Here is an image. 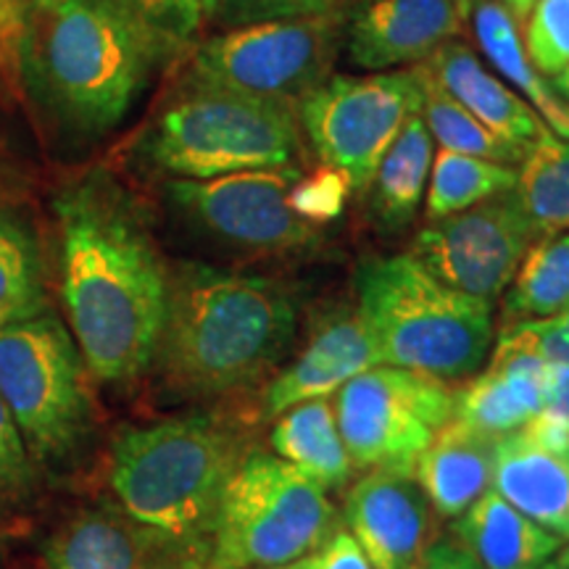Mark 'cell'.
<instances>
[{"mask_svg":"<svg viewBox=\"0 0 569 569\" xmlns=\"http://www.w3.org/2000/svg\"><path fill=\"white\" fill-rule=\"evenodd\" d=\"M336 532L325 488L272 453H248L227 482L198 569H274L311 557Z\"/></svg>","mask_w":569,"mask_h":569,"instance_id":"7","label":"cell"},{"mask_svg":"<svg viewBox=\"0 0 569 569\" xmlns=\"http://www.w3.org/2000/svg\"><path fill=\"white\" fill-rule=\"evenodd\" d=\"M274 569H311V559L306 557V559H298V561H293V565H284V567H274Z\"/></svg>","mask_w":569,"mask_h":569,"instance_id":"45","label":"cell"},{"mask_svg":"<svg viewBox=\"0 0 569 569\" xmlns=\"http://www.w3.org/2000/svg\"><path fill=\"white\" fill-rule=\"evenodd\" d=\"M532 238L536 230L509 190L427 224L411 256L448 288L490 303L515 280Z\"/></svg>","mask_w":569,"mask_h":569,"instance_id":"13","label":"cell"},{"mask_svg":"<svg viewBox=\"0 0 569 569\" xmlns=\"http://www.w3.org/2000/svg\"><path fill=\"white\" fill-rule=\"evenodd\" d=\"M343 51V17L264 21L234 27L193 53L188 88L243 92L298 103L332 74Z\"/></svg>","mask_w":569,"mask_h":569,"instance_id":"9","label":"cell"},{"mask_svg":"<svg viewBox=\"0 0 569 569\" xmlns=\"http://www.w3.org/2000/svg\"><path fill=\"white\" fill-rule=\"evenodd\" d=\"M311 569H372L369 559L348 530H336L317 553H311Z\"/></svg>","mask_w":569,"mask_h":569,"instance_id":"37","label":"cell"},{"mask_svg":"<svg viewBox=\"0 0 569 569\" xmlns=\"http://www.w3.org/2000/svg\"><path fill=\"white\" fill-rule=\"evenodd\" d=\"M472 27L482 56L493 63L498 74L522 92V101L543 119L553 134L569 140V103L530 63L517 21L509 17L507 9L498 0H478L472 9Z\"/></svg>","mask_w":569,"mask_h":569,"instance_id":"23","label":"cell"},{"mask_svg":"<svg viewBox=\"0 0 569 569\" xmlns=\"http://www.w3.org/2000/svg\"><path fill=\"white\" fill-rule=\"evenodd\" d=\"M540 569H569V549H559Z\"/></svg>","mask_w":569,"mask_h":569,"instance_id":"42","label":"cell"},{"mask_svg":"<svg viewBox=\"0 0 569 569\" xmlns=\"http://www.w3.org/2000/svg\"><path fill=\"white\" fill-rule=\"evenodd\" d=\"M174 51L122 0H34L19 56V88L71 140L124 122Z\"/></svg>","mask_w":569,"mask_h":569,"instance_id":"2","label":"cell"},{"mask_svg":"<svg viewBox=\"0 0 569 569\" xmlns=\"http://www.w3.org/2000/svg\"><path fill=\"white\" fill-rule=\"evenodd\" d=\"M34 490V461L11 409L0 396V503H19Z\"/></svg>","mask_w":569,"mask_h":569,"instance_id":"33","label":"cell"},{"mask_svg":"<svg viewBox=\"0 0 569 569\" xmlns=\"http://www.w3.org/2000/svg\"><path fill=\"white\" fill-rule=\"evenodd\" d=\"M301 172V167L248 169L211 180H169L167 198L206 238L234 251L280 256L315 246L322 230L290 206Z\"/></svg>","mask_w":569,"mask_h":569,"instance_id":"12","label":"cell"},{"mask_svg":"<svg viewBox=\"0 0 569 569\" xmlns=\"http://www.w3.org/2000/svg\"><path fill=\"white\" fill-rule=\"evenodd\" d=\"M48 311L46 269L30 224L0 206V327Z\"/></svg>","mask_w":569,"mask_h":569,"instance_id":"27","label":"cell"},{"mask_svg":"<svg viewBox=\"0 0 569 569\" xmlns=\"http://www.w3.org/2000/svg\"><path fill=\"white\" fill-rule=\"evenodd\" d=\"M522 46L532 67L557 77L569 67V0H538L522 21Z\"/></svg>","mask_w":569,"mask_h":569,"instance_id":"31","label":"cell"},{"mask_svg":"<svg viewBox=\"0 0 569 569\" xmlns=\"http://www.w3.org/2000/svg\"><path fill=\"white\" fill-rule=\"evenodd\" d=\"M515 196L536 234L569 232V140L546 132L519 161Z\"/></svg>","mask_w":569,"mask_h":569,"instance_id":"26","label":"cell"},{"mask_svg":"<svg viewBox=\"0 0 569 569\" xmlns=\"http://www.w3.org/2000/svg\"><path fill=\"white\" fill-rule=\"evenodd\" d=\"M151 169L172 180H211L303 161L296 103L243 92L188 88L159 113L142 140Z\"/></svg>","mask_w":569,"mask_h":569,"instance_id":"6","label":"cell"},{"mask_svg":"<svg viewBox=\"0 0 569 569\" xmlns=\"http://www.w3.org/2000/svg\"><path fill=\"white\" fill-rule=\"evenodd\" d=\"M551 80H553V82H551V88L557 90L559 96L565 98V101L569 103V67H567V69H561L557 77H551Z\"/></svg>","mask_w":569,"mask_h":569,"instance_id":"41","label":"cell"},{"mask_svg":"<svg viewBox=\"0 0 569 569\" xmlns=\"http://www.w3.org/2000/svg\"><path fill=\"white\" fill-rule=\"evenodd\" d=\"M42 569H188L180 551L127 511L90 509L42 546Z\"/></svg>","mask_w":569,"mask_h":569,"instance_id":"16","label":"cell"},{"mask_svg":"<svg viewBox=\"0 0 569 569\" xmlns=\"http://www.w3.org/2000/svg\"><path fill=\"white\" fill-rule=\"evenodd\" d=\"M415 69L419 77V92H422L419 113H422L432 140L440 142L443 151L478 156V159L509 163V167H515V163L525 159V151H519V148L496 138V134L486 130V127H482L478 119L451 96V92L440 88L438 80L427 71L425 63H419Z\"/></svg>","mask_w":569,"mask_h":569,"instance_id":"29","label":"cell"},{"mask_svg":"<svg viewBox=\"0 0 569 569\" xmlns=\"http://www.w3.org/2000/svg\"><path fill=\"white\" fill-rule=\"evenodd\" d=\"M453 543L475 569H540L565 540L519 515L490 488L457 519Z\"/></svg>","mask_w":569,"mask_h":569,"instance_id":"22","label":"cell"},{"mask_svg":"<svg viewBox=\"0 0 569 569\" xmlns=\"http://www.w3.org/2000/svg\"><path fill=\"white\" fill-rule=\"evenodd\" d=\"M34 0H0V90L21 96L19 56Z\"/></svg>","mask_w":569,"mask_h":569,"instance_id":"36","label":"cell"},{"mask_svg":"<svg viewBox=\"0 0 569 569\" xmlns=\"http://www.w3.org/2000/svg\"><path fill=\"white\" fill-rule=\"evenodd\" d=\"M549 365L519 348L496 346L490 367L457 393L453 417L488 436H509L543 409Z\"/></svg>","mask_w":569,"mask_h":569,"instance_id":"21","label":"cell"},{"mask_svg":"<svg viewBox=\"0 0 569 569\" xmlns=\"http://www.w3.org/2000/svg\"><path fill=\"white\" fill-rule=\"evenodd\" d=\"M569 425V365H549L543 409Z\"/></svg>","mask_w":569,"mask_h":569,"instance_id":"38","label":"cell"},{"mask_svg":"<svg viewBox=\"0 0 569 569\" xmlns=\"http://www.w3.org/2000/svg\"><path fill=\"white\" fill-rule=\"evenodd\" d=\"M517 169L478 156L443 151L432 159L430 193H427V219L436 222L448 213L465 211L488 198L515 190Z\"/></svg>","mask_w":569,"mask_h":569,"instance_id":"30","label":"cell"},{"mask_svg":"<svg viewBox=\"0 0 569 569\" xmlns=\"http://www.w3.org/2000/svg\"><path fill=\"white\" fill-rule=\"evenodd\" d=\"M432 134L422 113H411L393 146L382 156L369 184V211L380 230H403L422 203L427 177L432 169Z\"/></svg>","mask_w":569,"mask_h":569,"instance_id":"25","label":"cell"},{"mask_svg":"<svg viewBox=\"0 0 569 569\" xmlns=\"http://www.w3.org/2000/svg\"><path fill=\"white\" fill-rule=\"evenodd\" d=\"M361 325L382 365L461 380L486 365L490 303L436 280L411 253L372 259L356 274Z\"/></svg>","mask_w":569,"mask_h":569,"instance_id":"5","label":"cell"},{"mask_svg":"<svg viewBox=\"0 0 569 569\" xmlns=\"http://www.w3.org/2000/svg\"><path fill=\"white\" fill-rule=\"evenodd\" d=\"M269 443L274 457L288 461L325 490L346 486L353 472L330 398L303 401L277 417Z\"/></svg>","mask_w":569,"mask_h":569,"instance_id":"24","label":"cell"},{"mask_svg":"<svg viewBox=\"0 0 569 569\" xmlns=\"http://www.w3.org/2000/svg\"><path fill=\"white\" fill-rule=\"evenodd\" d=\"M427 71L436 77L440 88L451 92L478 122L509 146L528 153L532 142L546 132L543 119L530 109L515 90L507 88L490 71L472 48L459 40H448L427 59Z\"/></svg>","mask_w":569,"mask_h":569,"instance_id":"18","label":"cell"},{"mask_svg":"<svg viewBox=\"0 0 569 569\" xmlns=\"http://www.w3.org/2000/svg\"><path fill=\"white\" fill-rule=\"evenodd\" d=\"M240 440L209 415L124 427L113 440V496L140 525L174 546L198 569L219 501L240 465Z\"/></svg>","mask_w":569,"mask_h":569,"instance_id":"4","label":"cell"},{"mask_svg":"<svg viewBox=\"0 0 569 569\" xmlns=\"http://www.w3.org/2000/svg\"><path fill=\"white\" fill-rule=\"evenodd\" d=\"M569 306V232L543 234L519 264L503 298L507 325L549 319Z\"/></svg>","mask_w":569,"mask_h":569,"instance_id":"28","label":"cell"},{"mask_svg":"<svg viewBox=\"0 0 569 569\" xmlns=\"http://www.w3.org/2000/svg\"><path fill=\"white\" fill-rule=\"evenodd\" d=\"M222 3V0H203V17H213V11H217V6Z\"/></svg>","mask_w":569,"mask_h":569,"instance_id":"46","label":"cell"},{"mask_svg":"<svg viewBox=\"0 0 569 569\" xmlns=\"http://www.w3.org/2000/svg\"><path fill=\"white\" fill-rule=\"evenodd\" d=\"M493 490L519 515L569 540V446H543L525 430L501 436Z\"/></svg>","mask_w":569,"mask_h":569,"instance_id":"19","label":"cell"},{"mask_svg":"<svg viewBox=\"0 0 569 569\" xmlns=\"http://www.w3.org/2000/svg\"><path fill=\"white\" fill-rule=\"evenodd\" d=\"M351 190V180L340 169L325 163L309 174L301 172L293 190H290V206L309 224L325 227L343 213Z\"/></svg>","mask_w":569,"mask_h":569,"instance_id":"32","label":"cell"},{"mask_svg":"<svg viewBox=\"0 0 569 569\" xmlns=\"http://www.w3.org/2000/svg\"><path fill=\"white\" fill-rule=\"evenodd\" d=\"M80 348L51 311L0 327V396L34 465L63 469L88 446L92 403Z\"/></svg>","mask_w":569,"mask_h":569,"instance_id":"8","label":"cell"},{"mask_svg":"<svg viewBox=\"0 0 569 569\" xmlns=\"http://www.w3.org/2000/svg\"><path fill=\"white\" fill-rule=\"evenodd\" d=\"M332 407L353 467L415 478L425 448L453 419L457 393L430 375L377 365L348 380Z\"/></svg>","mask_w":569,"mask_h":569,"instance_id":"10","label":"cell"},{"mask_svg":"<svg viewBox=\"0 0 569 569\" xmlns=\"http://www.w3.org/2000/svg\"><path fill=\"white\" fill-rule=\"evenodd\" d=\"M346 525L372 569H415L430 549V507L409 475L372 469L346 498Z\"/></svg>","mask_w":569,"mask_h":569,"instance_id":"15","label":"cell"},{"mask_svg":"<svg viewBox=\"0 0 569 569\" xmlns=\"http://www.w3.org/2000/svg\"><path fill=\"white\" fill-rule=\"evenodd\" d=\"M415 569H475L467 553L459 549L453 540H440V543L430 546L425 557L417 561Z\"/></svg>","mask_w":569,"mask_h":569,"instance_id":"39","label":"cell"},{"mask_svg":"<svg viewBox=\"0 0 569 569\" xmlns=\"http://www.w3.org/2000/svg\"><path fill=\"white\" fill-rule=\"evenodd\" d=\"M461 21L453 0H359L343 19V48L353 67L388 71L430 59Z\"/></svg>","mask_w":569,"mask_h":569,"instance_id":"14","label":"cell"},{"mask_svg":"<svg viewBox=\"0 0 569 569\" xmlns=\"http://www.w3.org/2000/svg\"><path fill=\"white\" fill-rule=\"evenodd\" d=\"M553 319H557L559 330H561V332H565V338L569 340V306H567V309H565V311H561V315H557V317H553Z\"/></svg>","mask_w":569,"mask_h":569,"instance_id":"44","label":"cell"},{"mask_svg":"<svg viewBox=\"0 0 569 569\" xmlns=\"http://www.w3.org/2000/svg\"><path fill=\"white\" fill-rule=\"evenodd\" d=\"M296 322L293 296L272 277L182 261L169 269L153 365L180 393H234L280 365Z\"/></svg>","mask_w":569,"mask_h":569,"instance_id":"3","label":"cell"},{"mask_svg":"<svg viewBox=\"0 0 569 569\" xmlns=\"http://www.w3.org/2000/svg\"><path fill=\"white\" fill-rule=\"evenodd\" d=\"M377 365H382L380 353L359 315L340 311L327 317L293 365L269 382L264 415L277 419L303 401L336 396L348 380Z\"/></svg>","mask_w":569,"mask_h":569,"instance_id":"17","label":"cell"},{"mask_svg":"<svg viewBox=\"0 0 569 569\" xmlns=\"http://www.w3.org/2000/svg\"><path fill=\"white\" fill-rule=\"evenodd\" d=\"M419 103L417 69L330 74L298 101V122L319 159L367 193L382 156L411 113H419Z\"/></svg>","mask_w":569,"mask_h":569,"instance_id":"11","label":"cell"},{"mask_svg":"<svg viewBox=\"0 0 569 569\" xmlns=\"http://www.w3.org/2000/svg\"><path fill=\"white\" fill-rule=\"evenodd\" d=\"M498 438L453 417L415 467V480L440 517H461L493 488Z\"/></svg>","mask_w":569,"mask_h":569,"instance_id":"20","label":"cell"},{"mask_svg":"<svg viewBox=\"0 0 569 569\" xmlns=\"http://www.w3.org/2000/svg\"><path fill=\"white\" fill-rule=\"evenodd\" d=\"M330 11H336V0H222L211 19L227 30H234L264 21L322 17Z\"/></svg>","mask_w":569,"mask_h":569,"instance_id":"34","label":"cell"},{"mask_svg":"<svg viewBox=\"0 0 569 569\" xmlns=\"http://www.w3.org/2000/svg\"><path fill=\"white\" fill-rule=\"evenodd\" d=\"M142 24L169 42L190 40L203 19V0H122Z\"/></svg>","mask_w":569,"mask_h":569,"instance_id":"35","label":"cell"},{"mask_svg":"<svg viewBox=\"0 0 569 569\" xmlns=\"http://www.w3.org/2000/svg\"><path fill=\"white\" fill-rule=\"evenodd\" d=\"M453 3H457L461 19L467 21L469 17H472V9H475V3H478V0H453Z\"/></svg>","mask_w":569,"mask_h":569,"instance_id":"43","label":"cell"},{"mask_svg":"<svg viewBox=\"0 0 569 569\" xmlns=\"http://www.w3.org/2000/svg\"><path fill=\"white\" fill-rule=\"evenodd\" d=\"M498 3H501L503 9H507V13L517 21V24H522V21L528 19V13L532 11V6H536L538 0H498Z\"/></svg>","mask_w":569,"mask_h":569,"instance_id":"40","label":"cell"},{"mask_svg":"<svg viewBox=\"0 0 569 569\" xmlns=\"http://www.w3.org/2000/svg\"><path fill=\"white\" fill-rule=\"evenodd\" d=\"M61 298L88 372L132 382L153 367L167 315L169 267L117 180L77 177L53 198Z\"/></svg>","mask_w":569,"mask_h":569,"instance_id":"1","label":"cell"}]
</instances>
